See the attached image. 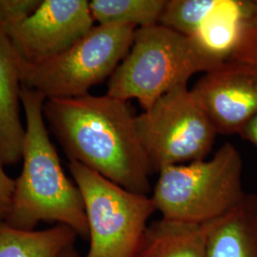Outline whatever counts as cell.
I'll list each match as a JSON object with an SVG mask.
<instances>
[{
  "instance_id": "ac0fdd59",
  "label": "cell",
  "mask_w": 257,
  "mask_h": 257,
  "mask_svg": "<svg viewBox=\"0 0 257 257\" xmlns=\"http://www.w3.org/2000/svg\"><path fill=\"white\" fill-rule=\"evenodd\" d=\"M15 191V180L7 175L0 160V223L4 222L9 213Z\"/></svg>"
},
{
  "instance_id": "2e32d148",
  "label": "cell",
  "mask_w": 257,
  "mask_h": 257,
  "mask_svg": "<svg viewBox=\"0 0 257 257\" xmlns=\"http://www.w3.org/2000/svg\"><path fill=\"white\" fill-rule=\"evenodd\" d=\"M230 59L257 66V7L244 22Z\"/></svg>"
},
{
  "instance_id": "52a82bcc",
  "label": "cell",
  "mask_w": 257,
  "mask_h": 257,
  "mask_svg": "<svg viewBox=\"0 0 257 257\" xmlns=\"http://www.w3.org/2000/svg\"><path fill=\"white\" fill-rule=\"evenodd\" d=\"M137 128L154 173L202 160L218 135L188 85L167 92L137 115Z\"/></svg>"
},
{
  "instance_id": "8992f818",
  "label": "cell",
  "mask_w": 257,
  "mask_h": 257,
  "mask_svg": "<svg viewBox=\"0 0 257 257\" xmlns=\"http://www.w3.org/2000/svg\"><path fill=\"white\" fill-rule=\"evenodd\" d=\"M68 167L85 207L90 238L86 257H135L156 211L152 197L124 189L75 161Z\"/></svg>"
},
{
  "instance_id": "3957f363",
  "label": "cell",
  "mask_w": 257,
  "mask_h": 257,
  "mask_svg": "<svg viewBox=\"0 0 257 257\" xmlns=\"http://www.w3.org/2000/svg\"><path fill=\"white\" fill-rule=\"evenodd\" d=\"M224 62L195 37L161 24L138 28L128 54L108 83L107 94L146 110L167 92L188 85L193 74Z\"/></svg>"
},
{
  "instance_id": "7c38bea8",
  "label": "cell",
  "mask_w": 257,
  "mask_h": 257,
  "mask_svg": "<svg viewBox=\"0 0 257 257\" xmlns=\"http://www.w3.org/2000/svg\"><path fill=\"white\" fill-rule=\"evenodd\" d=\"M208 224L161 218L148 226L135 257H207Z\"/></svg>"
},
{
  "instance_id": "ffe728a7",
  "label": "cell",
  "mask_w": 257,
  "mask_h": 257,
  "mask_svg": "<svg viewBox=\"0 0 257 257\" xmlns=\"http://www.w3.org/2000/svg\"><path fill=\"white\" fill-rule=\"evenodd\" d=\"M58 257H80L77 251L74 249V245L64 249Z\"/></svg>"
},
{
  "instance_id": "277c9868",
  "label": "cell",
  "mask_w": 257,
  "mask_h": 257,
  "mask_svg": "<svg viewBox=\"0 0 257 257\" xmlns=\"http://www.w3.org/2000/svg\"><path fill=\"white\" fill-rule=\"evenodd\" d=\"M242 168L238 150L230 143L211 159L163 168L151 195L156 211L167 220L193 225L219 219L246 194Z\"/></svg>"
},
{
  "instance_id": "9c48e42d",
  "label": "cell",
  "mask_w": 257,
  "mask_h": 257,
  "mask_svg": "<svg viewBox=\"0 0 257 257\" xmlns=\"http://www.w3.org/2000/svg\"><path fill=\"white\" fill-rule=\"evenodd\" d=\"M191 90L218 135H238L257 113V66L225 60Z\"/></svg>"
},
{
  "instance_id": "d6986e66",
  "label": "cell",
  "mask_w": 257,
  "mask_h": 257,
  "mask_svg": "<svg viewBox=\"0 0 257 257\" xmlns=\"http://www.w3.org/2000/svg\"><path fill=\"white\" fill-rule=\"evenodd\" d=\"M239 136L251 143L257 149V113L240 131Z\"/></svg>"
},
{
  "instance_id": "8fae6325",
  "label": "cell",
  "mask_w": 257,
  "mask_h": 257,
  "mask_svg": "<svg viewBox=\"0 0 257 257\" xmlns=\"http://www.w3.org/2000/svg\"><path fill=\"white\" fill-rule=\"evenodd\" d=\"M207 257H257V193L208 224Z\"/></svg>"
},
{
  "instance_id": "e0dca14e",
  "label": "cell",
  "mask_w": 257,
  "mask_h": 257,
  "mask_svg": "<svg viewBox=\"0 0 257 257\" xmlns=\"http://www.w3.org/2000/svg\"><path fill=\"white\" fill-rule=\"evenodd\" d=\"M42 0H0V28L8 34L31 17Z\"/></svg>"
},
{
  "instance_id": "5bb4252c",
  "label": "cell",
  "mask_w": 257,
  "mask_h": 257,
  "mask_svg": "<svg viewBox=\"0 0 257 257\" xmlns=\"http://www.w3.org/2000/svg\"><path fill=\"white\" fill-rule=\"evenodd\" d=\"M167 0H92L90 10L98 25L123 24L137 28L159 23Z\"/></svg>"
},
{
  "instance_id": "6da1fadb",
  "label": "cell",
  "mask_w": 257,
  "mask_h": 257,
  "mask_svg": "<svg viewBox=\"0 0 257 257\" xmlns=\"http://www.w3.org/2000/svg\"><path fill=\"white\" fill-rule=\"evenodd\" d=\"M43 115L70 161L149 195L154 173L127 101L105 95L46 99Z\"/></svg>"
},
{
  "instance_id": "9a60e30c",
  "label": "cell",
  "mask_w": 257,
  "mask_h": 257,
  "mask_svg": "<svg viewBox=\"0 0 257 257\" xmlns=\"http://www.w3.org/2000/svg\"><path fill=\"white\" fill-rule=\"evenodd\" d=\"M228 0H167L159 24L193 37Z\"/></svg>"
},
{
  "instance_id": "5b68a950",
  "label": "cell",
  "mask_w": 257,
  "mask_h": 257,
  "mask_svg": "<svg viewBox=\"0 0 257 257\" xmlns=\"http://www.w3.org/2000/svg\"><path fill=\"white\" fill-rule=\"evenodd\" d=\"M138 28L97 25L60 55L41 64L21 67V85L46 99L74 98L114 73L133 45Z\"/></svg>"
},
{
  "instance_id": "ba28073f",
  "label": "cell",
  "mask_w": 257,
  "mask_h": 257,
  "mask_svg": "<svg viewBox=\"0 0 257 257\" xmlns=\"http://www.w3.org/2000/svg\"><path fill=\"white\" fill-rule=\"evenodd\" d=\"M86 0H42L37 11L7 34L19 68L41 64L60 55L93 28Z\"/></svg>"
},
{
  "instance_id": "4fadbf2b",
  "label": "cell",
  "mask_w": 257,
  "mask_h": 257,
  "mask_svg": "<svg viewBox=\"0 0 257 257\" xmlns=\"http://www.w3.org/2000/svg\"><path fill=\"white\" fill-rule=\"evenodd\" d=\"M77 234L57 224L43 230H25L0 223V257H58L73 246Z\"/></svg>"
},
{
  "instance_id": "30bf717a",
  "label": "cell",
  "mask_w": 257,
  "mask_h": 257,
  "mask_svg": "<svg viewBox=\"0 0 257 257\" xmlns=\"http://www.w3.org/2000/svg\"><path fill=\"white\" fill-rule=\"evenodd\" d=\"M21 76L8 35L0 28V160L16 165L22 159L25 127L20 117Z\"/></svg>"
},
{
  "instance_id": "7a4b0ae2",
  "label": "cell",
  "mask_w": 257,
  "mask_h": 257,
  "mask_svg": "<svg viewBox=\"0 0 257 257\" xmlns=\"http://www.w3.org/2000/svg\"><path fill=\"white\" fill-rule=\"evenodd\" d=\"M20 99L26 120L23 168L15 180L11 209L4 222L25 230H34L42 221L56 222L87 238L89 230L81 193L65 175L47 131L43 115L46 98L21 85Z\"/></svg>"
}]
</instances>
